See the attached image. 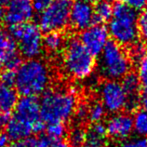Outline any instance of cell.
<instances>
[{
	"label": "cell",
	"mask_w": 147,
	"mask_h": 147,
	"mask_svg": "<svg viewBox=\"0 0 147 147\" xmlns=\"http://www.w3.org/2000/svg\"><path fill=\"white\" fill-rule=\"evenodd\" d=\"M46 124L40 117V104L36 97L22 96L18 99L7 123L6 133L10 141L17 142L44 131Z\"/></svg>",
	"instance_id": "1"
},
{
	"label": "cell",
	"mask_w": 147,
	"mask_h": 147,
	"mask_svg": "<svg viewBox=\"0 0 147 147\" xmlns=\"http://www.w3.org/2000/svg\"><path fill=\"white\" fill-rule=\"evenodd\" d=\"M51 82V71L47 63L36 59H29L15 70L14 88L22 96L37 97L49 90Z\"/></svg>",
	"instance_id": "2"
},
{
	"label": "cell",
	"mask_w": 147,
	"mask_h": 147,
	"mask_svg": "<svg viewBox=\"0 0 147 147\" xmlns=\"http://www.w3.org/2000/svg\"><path fill=\"white\" fill-rule=\"evenodd\" d=\"M76 91L69 90H48L39 100L40 117L46 125L65 123L74 117L76 106Z\"/></svg>",
	"instance_id": "3"
},
{
	"label": "cell",
	"mask_w": 147,
	"mask_h": 147,
	"mask_svg": "<svg viewBox=\"0 0 147 147\" xmlns=\"http://www.w3.org/2000/svg\"><path fill=\"white\" fill-rule=\"evenodd\" d=\"M61 67L65 75L73 79H86L95 69L94 56L88 51L78 38L71 37L65 42Z\"/></svg>",
	"instance_id": "4"
},
{
	"label": "cell",
	"mask_w": 147,
	"mask_h": 147,
	"mask_svg": "<svg viewBox=\"0 0 147 147\" xmlns=\"http://www.w3.org/2000/svg\"><path fill=\"white\" fill-rule=\"evenodd\" d=\"M137 19L136 10L123 3H115L107 27L113 41L122 47H130L136 43L139 38Z\"/></svg>",
	"instance_id": "5"
},
{
	"label": "cell",
	"mask_w": 147,
	"mask_h": 147,
	"mask_svg": "<svg viewBox=\"0 0 147 147\" xmlns=\"http://www.w3.org/2000/svg\"><path fill=\"white\" fill-rule=\"evenodd\" d=\"M131 68V59L122 46L108 41L99 55L98 70L107 80L122 79Z\"/></svg>",
	"instance_id": "6"
},
{
	"label": "cell",
	"mask_w": 147,
	"mask_h": 147,
	"mask_svg": "<svg viewBox=\"0 0 147 147\" xmlns=\"http://www.w3.org/2000/svg\"><path fill=\"white\" fill-rule=\"evenodd\" d=\"M9 33L17 45L20 55L25 59H36L43 51V32L34 22L10 27Z\"/></svg>",
	"instance_id": "7"
},
{
	"label": "cell",
	"mask_w": 147,
	"mask_h": 147,
	"mask_svg": "<svg viewBox=\"0 0 147 147\" xmlns=\"http://www.w3.org/2000/svg\"><path fill=\"white\" fill-rule=\"evenodd\" d=\"M71 5L70 0H53L39 12L38 26L42 32H63L69 25Z\"/></svg>",
	"instance_id": "8"
},
{
	"label": "cell",
	"mask_w": 147,
	"mask_h": 147,
	"mask_svg": "<svg viewBox=\"0 0 147 147\" xmlns=\"http://www.w3.org/2000/svg\"><path fill=\"white\" fill-rule=\"evenodd\" d=\"M99 93L106 112L115 114L127 108V97L118 80H106L100 85Z\"/></svg>",
	"instance_id": "9"
},
{
	"label": "cell",
	"mask_w": 147,
	"mask_h": 147,
	"mask_svg": "<svg viewBox=\"0 0 147 147\" xmlns=\"http://www.w3.org/2000/svg\"><path fill=\"white\" fill-rule=\"evenodd\" d=\"M109 32L102 24H94L82 31L79 40L91 55L99 56L109 41Z\"/></svg>",
	"instance_id": "10"
},
{
	"label": "cell",
	"mask_w": 147,
	"mask_h": 147,
	"mask_svg": "<svg viewBox=\"0 0 147 147\" xmlns=\"http://www.w3.org/2000/svg\"><path fill=\"white\" fill-rule=\"evenodd\" d=\"M5 9V24L10 27L31 22L34 9L31 0H9Z\"/></svg>",
	"instance_id": "11"
},
{
	"label": "cell",
	"mask_w": 147,
	"mask_h": 147,
	"mask_svg": "<svg viewBox=\"0 0 147 147\" xmlns=\"http://www.w3.org/2000/svg\"><path fill=\"white\" fill-rule=\"evenodd\" d=\"M21 64V55L9 32L0 29V66L16 70Z\"/></svg>",
	"instance_id": "12"
},
{
	"label": "cell",
	"mask_w": 147,
	"mask_h": 147,
	"mask_svg": "<svg viewBox=\"0 0 147 147\" xmlns=\"http://www.w3.org/2000/svg\"><path fill=\"white\" fill-rule=\"evenodd\" d=\"M105 127L108 136L114 140L124 141L133 132L132 117L123 112L115 113L107 120Z\"/></svg>",
	"instance_id": "13"
},
{
	"label": "cell",
	"mask_w": 147,
	"mask_h": 147,
	"mask_svg": "<svg viewBox=\"0 0 147 147\" xmlns=\"http://www.w3.org/2000/svg\"><path fill=\"white\" fill-rule=\"evenodd\" d=\"M94 24H96L94 9L90 3L81 0H76L72 3L69 24H71L74 29L83 31Z\"/></svg>",
	"instance_id": "14"
},
{
	"label": "cell",
	"mask_w": 147,
	"mask_h": 147,
	"mask_svg": "<svg viewBox=\"0 0 147 147\" xmlns=\"http://www.w3.org/2000/svg\"><path fill=\"white\" fill-rule=\"evenodd\" d=\"M122 87L127 97V108L133 110L140 102V91L142 87L136 74L129 73L122 78Z\"/></svg>",
	"instance_id": "15"
},
{
	"label": "cell",
	"mask_w": 147,
	"mask_h": 147,
	"mask_svg": "<svg viewBox=\"0 0 147 147\" xmlns=\"http://www.w3.org/2000/svg\"><path fill=\"white\" fill-rule=\"evenodd\" d=\"M107 132L105 125L102 122L93 123L86 131L84 142L81 147H105Z\"/></svg>",
	"instance_id": "16"
},
{
	"label": "cell",
	"mask_w": 147,
	"mask_h": 147,
	"mask_svg": "<svg viewBox=\"0 0 147 147\" xmlns=\"http://www.w3.org/2000/svg\"><path fill=\"white\" fill-rule=\"evenodd\" d=\"M18 102V92L14 86L0 83V112L11 115Z\"/></svg>",
	"instance_id": "17"
},
{
	"label": "cell",
	"mask_w": 147,
	"mask_h": 147,
	"mask_svg": "<svg viewBox=\"0 0 147 147\" xmlns=\"http://www.w3.org/2000/svg\"><path fill=\"white\" fill-rule=\"evenodd\" d=\"M43 37V47L50 54H57L63 49L65 38L61 32H50Z\"/></svg>",
	"instance_id": "18"
},
{
	"label": "cell",
	"mask_w": 147,
	"mask_h": 147,
	"mask_svg": "<svg viewBox=\"0 0 147 147\" xmlns=\"http://www.w3.org/2000/svg\"><path fill=\"white\" fill-rule=\"evenodd\" d=\"M114 4L110 0H99L93 7L96 24H105L109 22L113 15Z\"/></svg>",
	"instance_id": "19"
},
{
	"label": "cell",
	"mask_w": 147,
	"mask_h": 147,
	"mask_svg": "<svg viewBox=\"0 0 147 147\" xmlns=\"http://www.w3.org/2000/svg\"><path fill=\"white\" fill-rule=\"evenodd\" d=\"M133 131L139 137L147 136V113L144 110L137 111L132 117Z\"/></svg>",
	"instance_id": "20"
},
{
	"label": "cell",
	"mask_w": 147,
	"mask_h": 147,
	"mask_svg": "<svg viewBox=\"0 0 147 147\" xmlns=\"http://www.w3.org/2000/svg\"><path fill=\"white\" fill-rule=\"evenodd\" d=\"M106 110L100 102H94L88 104V120H90L92 124L100 123L105 117Z\"/></svg>",
	"instance_id": "21"
},
{
	"label": "cell",
	"mask_w": 147,
	"mask_h": 147,
	"mask_svg": "<svg viewBox=\"0 0 147 147\" xmlns=\"http://www.w3.org/2000/svg\"><path fill=\"white\" fill-rule=\"evenodd\" d=\"M6 147H49L46 138L29 137L22 141L10 142Z\"/></svg>",
	"instance_id": "22"
},
{
	"label": "cell",
	"mask_w": 147,
	"mask_h": 147,
	"mask_svg": "<svg viewBox=\"0 0 147 147\" xmlns=\"http://www.w3.org/2000/svg\"><path fill=\"white\" fill-rule=\"evenodd\" d=\"M47 133V140L64 138L66 135V127L64 123H50L45 127Z\"/></svg>",
	"instance_id": "23"
},
{
	"label": "cell",
	"mask_w": 147,
	"mask_h": 147,
	"mask_svg": "<svg viewBox=\"0 0 147 147\" xmlns=\"http://www.w3.org/2000/svg\"><path fill=\"white\" fill-rule=\"evenodd\" d=\"M86 130L81 127H76L71 129L68 135V142L71 147H81L84 142Z\"/></svg>",
	"instance_id": "24"
},
{
	"label": "cell",
	"mask_w": 147,
	"mask_h": 147,
	"mask_svg": "<svg viewBox=\"0 0 147 147\" xmlns=\"http://www.w3.org/2000/svg\"><path fill=\"white\" fill-rule=\"evenodd\" d=\"M137 76L140 81L141 87L147 90V53L137 61Z\"/></svg>",
	"instance_id": "25"
},
{
	"label": "cell",
	"mask_w": 147,
	"mask_h": 147,
	"mask_svg": "<svg viewBox=\"0 0 147 147\" xmlns=\"http://www.w3.org/2000/svg\"><path fill=\"white\" fill-rule=\"evenodd\" d=\"M139 36H141L144 41H147V9L142 10V12L137 19Z\"/></svg>",
	"instance_id": "26"
},
{
	"label": "cell",
	"mask_w": 147,
	"mask_h": 147,
	"mask_svg": "<svg viewBox=\"0 0 147 147\" xmlns=\"http://www.w3.org/2000/svg\"><path fill=\"white\" fill-rule=\"evenodd\" d=\"M146 54V48L145 46L141 43V42H136L133 45L130 46V51H129V57L130 59H133L134 61H138L142 56Z\"/></svg>",
	"instance_id": "27"
},
{
	"label": "cell",
	"mask_w": 147,
	"mask_h": 147,
	"mask_svg": "<svg viewBox=\"0 0 147 147\" xmlns=\"http://www.w3.org/2000/svg\"><path fill=\"white\" fill-rule=\"evenodd\" d=\"M88 104L86 102H80L79 104H76L75 109V115L76 119L78 122H84L88 120Z\"/></svg>",
	"instance_id": "28"
},
{
	"label": "cell",
	"mask_w": 147,
	"mask_h": 147,
	"mask_svg": "<svg viewBox=\"0 0 147 147\" xmlns=\"http://www.w3.org/2000/svg\"><path fill=\"white\" fill-rule=\"evenodd\" d=\"M118 147H147V140L144 137L127 138L124 140Z\"/></svg>",
	"instance_id": "29"
},
{
	"label": "cell",
	"mask_w": 147,
	"mask_h": 147,
	"mask_svg": "<svg viewBox=\"0 0 147 147\" xmlns=\"http://www.w3.org/2000/svg\"><path fill=\"white\" fill-rule=\"evenodd\" d=\"M118 2L125 4L136 11H142L147 9V0H118Z\"/></svg>",
	"instance_id": "30"
},
{
	"label": "cell",
	"mask_w": 147,
	"mask_h": 147,
	"mask_svg": "<svg viewBox=\"0 0 147 147\" xmlns=\"http://www.w3.org/2000/svg\"><path fill=\"white\" fill-rule=\"evenodd\" d=\"M14 82H15V70L5 69V71L1 74V76H0V83L14 86Z\"/></svg>",
	"instance_id": "31"
},
{
	"label": "cell",
	"mask_w": 147,
	"mask_h": 147,
	"mask_svg": "<svg viewBox=\"0 0 147 147\" xmlns=\"http://www.w3.org/2000/svg\"><path fill=\"white\" fill-rule=\"evenodd\" d=\"M31 1H32L34 11L41 12V11L44 10L53 0H31Z\"/></svg>",
	"instance_id": "32"
},
{
	"label": "cell",
	"mask_w": 147,
	"mask_h": 147,
	"mask_svg": "<svg viewBox=\"0 0 147 147\" xmlns=\"http://www.w3.org/2000/svg\"><path fill=\"white\" fill-rule=\"evenodd\" d=\"M49 147H71L67 140L64 138L54 139V140H47Z\"/></svg>",
	"instance_id": "33"
},
{
	"label": "cell",
	"mask_w": 147,
	"mask_h": 147,
	"mask_svg": "<svg viewBox=\"0 0 147 147\" xmlns=\"http://www.w3.org/2000/svg\"><path fill=\"white\" fill-rule=\"evenodd\" d=\"M10 115H7V114L0 112V132H2V131L6 129L7 123L9 121Z\"/></svg>",
	"instance_id": "34"
},
{
	"label": "cell",
	"mask_w": 147,
	"mask_h": 147,
	"mask_svg": "<svg viewBox=\"0 0 147 147\" xmlns=\"http://www.w3.org/2000/svg\"><path fill=\"white\" fill-rule=\"evenodd\" d=\"M9 144H10V139L7 133L0 132V147H6Z\"/></svg>",
	"instance_id": "35"
},
{
	"label": "cell",
	"mask_w": 147,
	"mask_h": 147,
	"mask_svg": "<svg viewBox=\"0 0 147 147\" xmlns=\"http://www.w3.org/2000/svg\"><path fill=\"white\" fill-rule=\"evenodd\" d=\"M140 102H141V105L142 107V110L145 111L147 113V94H145L144 96H142L141 100H140Z\"/></svg>",
	"instance_id": "36"
},
{
	"label": "cell",
	"mask_w": 147,
	"mask_h": 147,
	"mask_svg": "<svg viewBox=\"0 0 147 147\" xmlns=\"http://www.w3.org/2000/svg\"><path fill=\"white\" fill-rule=\"evenodd\" d=\"M5 22V9H3L2 5L0 4V26Z\"/></svg>",
	"instance_id": "37"
},
{
	"label": "cell",
	"mask_w": 147,
	"mask_h": 147,
	"mask_svg": "<svg viewBox=\"0 0 147 147\" xmlns=\"http://www.w3.org/2000/svg\"><path fill=\"white\" fill-rule=\"evenodd\" d=\"M81 1H84V2H87V3H90V4H93L98 2L99 0H81Z\"/></svg>",
	"instance_id": "38"
},
{
	"label": "cell",
	"mask_w": 147,
	"mask_h": 147,
	"mask_svg": "<svg viewBox=\"0 0 147 147\" xmlns=\"http://www.w3.org/2000/svg\"><path fill=\"white\" fill-rule=\"evenodd\" d=\"M9 1V0H0V4L3 5V4H7Z\"/></svg>",
	"instance_id": "39"
},
{
	"label": "cell",
	"mask_w": 147,
	"mask_h": 147,
	"mask_svg": "<svg viewBox=\"0 0 147 147\" xmlns=\"http://www.w3.org/2000/svg\"><path fill=\"white\" fill-rule=\"evenodd\" d=\"M0 76H1V73H0Z\"/></svg>",
	"instance_id": "40"
}]
</instances>
